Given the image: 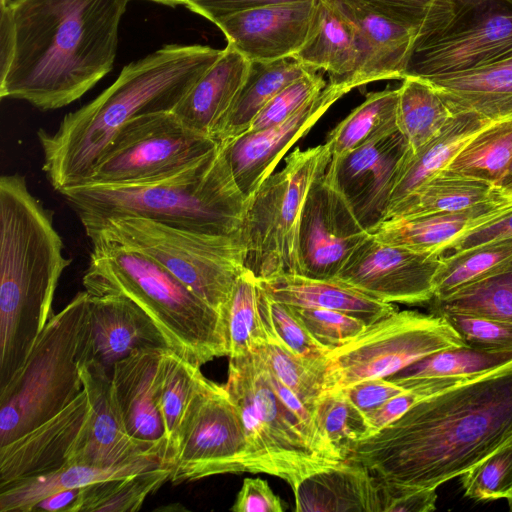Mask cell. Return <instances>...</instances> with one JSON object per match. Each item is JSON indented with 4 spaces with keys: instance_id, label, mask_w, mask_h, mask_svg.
<instances>
[{
    "instance_id": "60",
    "label": "cell",
    "mask_w": 512,
    "mask_h": 512,
    "mask_svg": "<svg viewBox=\"0 0 512 512\" xmlns=\"http://www.w3.org/2000/svg\"><path fill=\"white\" fill-rule=\"evenodd\" d=\"M507 501H508L509 509H510V511H512V495L507 499Z\"/></svg>"
},
{
    "instance_id": "6",
    "label": "cell",
    "mask_w": 512,
    "mask_h": 512,
    "mask_svg": "<svg viewBox=\"0 0 512 512\" xmlns=\"http://www.w3.org/2000/svg\"><path fill=\"white\" fill-rule=\"evenodd\" d=\"M93 296H122L155 323L168 348L201 367L228 356L222 316L151 257L114 243L92 244L83 276Z\"/></svg>"
},
{
    "instance_id": "3",
    "label": "cell",
    "mask_w": 512,
    "mask_h": 512,
    "mask_svg": "<svg viewBox=\"0 0 512 512\" xmlns=\"http://www.w3.org/2000/svg\"><path fill=\"white\" fill-rule=\"evenodd\" d=\"M223 49L169 44L131 62L95 99L61 120L53 133L39 129L44 171L59 193L82 185L121 128L132 118L173 111Z\"/></svg>"
},
{
    "instance_id": "11",
    "label": "cell",
    "mask_w": 512,
    "mask_h": 512,
    "mask_svg": "<svg viewBox=\"0 0 512 512\" xmlns=\"http://www.w3.org/2000/svg\"><path fill=\"white\" fill-rule=\"evenodd\" d=\"M462 346L466 345L443 316L396 310L327 353L324 389L388 378L430 354Z\"/></svg>"
},
{
    "instance_id": "23",
    "label": "cell",
    "mask_w": 512,
    "mask_h": 512,
    "mask_svg": "<svg viewBox=\"0 0 512 512\" xmlns=\"http://www.w3.org/2000/svg\"><path fill=\"white\" fill-rule=\"evenodd\" d=\"M168 347L152 319L134 302L122 296L89 299V329L84 361L111 374L113 365L133 351Z\"/></svg>"
},
{
    "instance_id": "10",
    "label": "cell",
    "mask_w": 512,
    "mask_h": 512,
    "mask_svg": "<svg viewBox=\"0 0 512 512\" xmlns=\"http://www.w3.org/2000/svg\"><path fill=\"white\" fill-rule=\"evenodd\" d=\"M331 160L328 146L294 149L249 199L242 238L245 267L258 279L302 274L299 233L308 192Z\"/></svg>"
},
{
    "instance_id": "17",
    "label": "cell",
    "mask_w": 512,
    "mask_h": 512,
    "mask_svg": "<svg viewBox=\"0 0 512 512\" xmlns=\"http://www.w3.org/2000/svg\"><path fill=\"white\" fill-rule=\"evenodd\" d=\"M355 88L356 85L347 80H329L318 94L285 121L220 143L234 178L248 200L274 173L292 145L305 136L334 103Z\"/></svg>"
},
{
    "instance_id": "37",
    "label": "cell",
    "mask_w": 512,
    "mask_h": 512,
    "mask_svg": "<svg viewBox=\"0 0 512 512\" xmlns=\"http://www.w3.org/2000/svg\"><path fill=\"white\" fill-rule=\"evenodd\" d=\"M511 363L512 353L462 346L430 354L387 379L397 384L424 379H448L465 383Z\"/></svg>"
},
{
    "instance_id": "9",
    "label": "cell",
    "mask_w": 512,
    "mask_h": 512,
    "mask_svg": "<svg viewBox=\"0 0 512 512\" xmlns=\"http://www.w3.org/2000/svg\"><path fill=\"white\" fill-rule=\"evenodd\" d=\"M229 359L224 387L244 428L248 472L279 477L294 491L307 476L337 464L311 449L299 420L272 387L267 365L258 352Z\"/></svg>"
},
{
    "instance_id": "58",
    "label": "cell",
    "mask_w": 512,
    "mask_h": 512,
    "mask_svg": "<svg viewBox=\"0 0 512 512\" xmlns=\"http://www.w3.org/2000/svg\"><path fill=\"white\" fill-rule=\"evenodd\" d=\"M498 187L505 193L512 195V160L498 183Z\"/></svg>"
},
{
    "instance_id": "21",
    "label": "cell",
    "mask_w": 512,
    "mask_h": 512,
    "mask_svg": "<svg viewBox=\"0 0 512 512\" xmlns=\"http://www.w3.org/2000/svg\"><path fill=\"white\" fill-rule=\"evenodd\" d=\"M80 373L91 413L70 464L114 467L148 457L159 458L166 464L158 447L127 432L114 399L111 374L87 361L81 364Z\"/></svg>"
},
{
    "instance_id": "40",
    "label": "cell",
    "mask_w": 512,
    "mask_h": 512,
    "mask_svg": "<svg viewBox=\"0 0 512 512\" xmlns=\"http://www.w3.org/2000/svg\"><path fill=\"white\" fill-rule=\"evenodd\" d=\"M221 316L229 358L256 353L268 342L258 307V279L247 268L237 278Z\"/></svg>"
},
{
    "instance_id": "27",
    "label": "cell",
    "mask_w": 512,
    "mask_h": 512,
    "mask_svg": "<svg viewBox=\"0 0 512 512\" xmlns=\"http://www.w3.org/2000/svg\"><path fill=\"white\" fill-rule=\"evenodd\" d=\"M258 283L277 302L340 311L362 320L366 325L398 310L392 303L378 301L335 279L285 273L258 280Z\"/></svg>"
},
{
    "instance_id": "36",
    "label": "cell",
    "mask_w": 512,
    "mask_h": 512,
    "mask_svg": "<svg viewBox=\"0 0 512 512\" xmlns=\"http://www.w3.org/2000/svg\"><path fill=\"white\" fill-rule=\"evenodd\" d=\"M397 90V128L414 153L438 135L454 113L439 91L422 78L406 76Z\"/></svg>"
},
{
    "instance_id": "55",
    "label": "cell",
    "mask_w": 512,
    "mask_h": 512,
    "mask_svg": "<svg viewBox=\"0 0 512 512\" xmlns=\"http://www.w3.org/2000/svg\"><path fill=\"white\" fill-rule=\"evenodd\" d=\"M293 0H187L185 6L214 23L232 13L268 4Z\"/></svg>"
},
{
    "instance_id": "16",
    "label": "cell",
    "mask_w": 512,
    "mask_h": 512,
    "mask_svg": "<svg viewBox=\"0 0 512 512\" xmlns=\"http://www.w3.org/2000/svg\"><path fill=\"white\" fill-rule=\"evenodd\" d=\"M442 255L383 243L372 235L346 261L335 280L385 303H428Z\"/></svg>"
},
{
    "instance_id": "8",
    "label": "cell",
    "mask_w": 512,
    "mask_h": 512,
    "mask_svg": "<svg viewBox=\"0 0 512 512\" xmlns=\"http://www.w3.org/2000/svg\"><path fill=\"white\" fill-rule=\"evenodd\" d=\"M86 235L92 244H120L151 257L220 315L246 269L242 237L206 234L132 216L107 220Z\"/></svg>"
},
{
    "instance_id": "54",
    "label": "cell",
    "mask_w": 512,
    "mask_h": 512,
    "mask_svg": "<svg viewBox=\"0 0 512 512\" xmlns=\"http://www.w3.org/2000/svg\"><path fill=\"white\" fill-rule=\"evenodd\" d=\"M512 239V212L503 217L478 227L461 236L451 244L444 253L451 254L464 251L483 244L500 242Z\"/></svg>"
},
{
    "instance_id": "51",
    "label": "cell",
    "mask_w": 512,
    "mask_h": 512,
    "mask_svg": "<svg viewBox=\"0 0 512 512\" xmlns=\"http://www.w3.org/2000/svg\"><path fill=\"white\" fill-rule=\"evenodd\" d=\"M379 481V512H430L436 509L437 493L433 488H410Z\"/></svg>"
},
{
    "instance_id": "31",
    "label": "cell",
    "mask_w": 512,
    "mask_h": 512,
    "mask_svg": "<svg viewBox=\"0 0 512 512\" xmlns=\"http://www.w3.org/2000/svg\"><path fill=\"white\" fill-rule=\"evenodd\" d=\"M159 465L167 464L156 457L114 467L68 464L49 474L18 480L0 487V511L30 512L36 503L55 492L126 477Z\"/></svg>"
},
{
    "instance_id": "22",
    "label": "cell",
    "mask_w": 512,
    "mask_h": 512,
    "mask_svg": "<svg viewBox=\"0 0 512 512\" xmlns=\"http://www.w3.org/2000/svg\"><path fill=\"white\" fill-rule=\"evenodd\" d=\"M168 347H146L116 362L112 391L124 426L133 438L158 447L166 463L160 396ZM167 464V463H166Z\"/></svg>"
},
{
    "instance_id": "44",
    "label": "cell",
    "mask_w": 512,
    "mask_h": 512,
    "mask_svg": "<svg viewBox=\"0 0 512 512\" xmlns=\"http://www.w3.org/2000/svg\"><path fill=\"white\" fill-rule=\"evenodd\" d=\"M258 353L270 372L314 409L316 401L325 391V356L316 360L304 359L276 340H268Z\"/></svg>"
},
{
    "instance_id": "14",
    "label": "cell",
    "mask_w": 512,
    "mask_h": 512,
    "mask_svg": "<svg viewBox=\"0 0 512 512\" xmlns=\"http://www.w3.org/2000/svg\"><path fill=\"white\" fill-rule=\"evenodd\" d=\"M239 412L224 386L204 377L185 419L170 482L248 472Z\"/></svg>"
},
{
    "instance_id": "29",
    "label": "cell",
    "mask_w": 512,
    "mask_h": 512,
    "mask_svg": "<svg viewBox=\"0 0 512 512\" xmlns=\"http://www.w3.org/2000/svg\"><path fill=\"white\" fill-rule=\"evenodd\" d=\"M424 80L454 114L473 112L490 121L512 117V54L469 71Z\"/></svg>"
},
{
    "instance_id": "47",
    "label": "cell",
    "mask_w": 512,
    "mask_h": 512,
    "mask_svg": "<svg viewBox=\"0 0 512 512\" xmlns=\"http://www.w3.org/2000/svg\"><path fill=\"white\" fill-rule=\"evenodd\" d=\"M465 496L475 501L508 499L512 495V441L461 476Z\"/></svg>"
},
{
    "instance_id": "1",
    "label": "cell",
    "mask_w": 512,
    "mask_h": 512,
    "mask_svg": "<svg viewBox=\"0 0 512 512\" xmlns=\"http://www.w3.org/2000/svg\"><path fill=\"white\" fill-rule=\"evenodd\" d=\"M511 441L512 363L421 400L345 460L384 481L436 489Z\"/></svg>"
},
{
    "instance_id": "52",
    "label": "cell",
    "mask_w": 512,
    "mask_h": 512,
    "mask_svg": "<svg viewBox=\"0 0 512 512\" xmlns=\"http://www.w3.org/2000/svg\"><path fill=\"white\" fill-rule=\"evenodd\" d=\"M340 390L365 417H368L389 399L408 389L387 378H372Z\"/></svg>"
},
{
    "instance_id": "20",
    "label": "cell",
    "mask_w": 512,
    "mask_h": 512,
    "mask_svg": "<svg viewBox=\"0 0 512 512\" xmlns=\"http://www.w3.org/2000/svg\"><path fill=\"white\" fill-rule=\"evenodd\" d=\"M85 390L52 418L0 446V487L70 464L90 419Z\"/></svg>"
},
{
    "instance_id": "38",
    "label": "cell",
    "mask_w": 512,
    "mask_h": 512,
    "mask_svg": "<svg viewBox=\"0 0 512 512\" xmlns=\"http://www.w3.org/2000/svg\"><path fill=\"white\" fill-rule=\"evenodd\" d=\"M201 367L168 348L160 396V411L165 431L166 463L173 466L181 431L204 375Z\"/></svg>"
},
{
    "instance_id": "12",
    "label": "cell",
    "mask_w": 512,
    "mask_h": 512,
    "mask_svg": "<svg viewBox=\"0 0 512 512\" xmlns=\"http://www.w3.org/2000/svg\"><path fill=\"white\" fill-rule=\"evenodd\" d=\"M218 144L187 127L173 111L143 114L121 128L84 184H127L162 177L196 162Z\"/></svg>"
},
{
    "instance_id": "4",
    "label": "cell",
    "mask_w": 512,
    "mask_h": 512,
    "mask_svg": "<svg viewBox=\"0 0 512 512\" xmlns=\"http://www.w3.org/2000/svg\"><path fill=\"white\" fill-rule=\"evenodd\" d=\"M53 213L24 176L0 178V388L18 373L52 314L58 281L71 260Z\"/></svg>"
},
{
    "instance_id": "25",
    "label": "cell",
    "mask_w": 512,
    "mask_h": 512,
    "mask_svg": "<svg viewBox=\"0 0 512 512\" xmlns=\"http://www.w3.org/2000/svg\"><path fill=\"white\" fill-rule=\"evenodd\" d=\"M334 1L355 28L359 62L351 81L356 87L383 80H402L417 31L379 14L359 0Z\"/></svg>"
},
{
    "instance_id": "33",
    "label": "cell",
    "mask_w": 512,
    "mask_h": 512,
    "mask_svg": "<svg viewBox=\"0 0 512 512\" xmlns=\"http://www.w3.org/2000/svg\"><path fill=\"white\" fill-rule=\"evenodd\" d=\"M313 71L294 57L251 62L246 82L213 138L225 143L245 134L261 109L281 90Z\"/></svg>"
},
{
    "instance_id": "50",
    "label": "cell",
    "mask_w": 512,
    "mask_h": 512,
    "mask_svg": "<svg viewBox=\"0 0 512 512\" xmlns=\"http://www.w3.org/2000/svg\"><path fill=\"white\" fill-rule=\"evenodd\" d=\"M437 315L446 319L466 346L512 353V323L458 312Z\"/></svg>"
},
{
    "instance_id": "5",
    "label": "cell",
    "mask_w": 512,
    "mask_h": 512,
    "mask_svg": "<svg viewBox=\"0 0 512 512\" xmlns=\"http://www.w3.org/2000/svg\"><path fill=\"white\" fill-rule=\"evenodd\" d=\"M89 233L132 216L196 232L242 237L249 200L223 146L174 173L127 184H83L60 192Z\"/></svg>"
},
{
    "instance_id": "46",
    "label": "cell",
    "mask_w": 512,
    "mask_h": 512,
    "mask_svg": "<svg viewBox=\"0 0 512 512\" xmlns=\"http://www.w3.org/2000/svg\"><path fill=\"white\" fill-rule=\"evenodd\" d=\"M258 307L268 340H276L295 355L316 360L327 355L308 332L290 305L271 299L258 283Z\"/></svg>"
},
{
    "instance_id": "49",
    "label": "cell",
    "mask_w": 512,
    "mask_h": 512,
    "mask_svg": "<svg viewBox=\"0 0 512 512\" xmlns=\"http://www.w3.org/2000/svg\"><path fill=\"white\" fill-rule=\"evenodd\" d=\"M326 84L321 73L305 74L276 94L257 114L247 132L260 131L285 121Z\"/></svg>"
},
{
    "instance_id": "24",
    "label": "cell",
    "mask_w": 512,
    "mask_h": 512,
    "mask_svg": "<svg viewBox=\"0 0 512 512\" xmlns=\"http://www.w3.org/2000/svg\"><path fill=\"white\" fill-rule=\"evenodd\" d=\"M510 212L512 195L504 193L465 210L389 218L369 232L383 243L443 256L461 236Z\"/></svg>"
},
{
    "instance_id": "30",
    "label": "cell",
    "mask_w": 512,
    "mask_h": 512,
    "mask_svg": "<svg viewBox=\"0 0 512 512\" xmlns=\"http://www.w3.org/2000/svg\"><path fill=\"white\" fill-rule=\"evenodd\" d=\"M294 58L313 71L327 73L329 80L352 82L359 62L356 32L334 0H319L313 30Z\"/></svg>"
},
{
    "instance_id": "48",
    "label": "cell",
    "mask_w": 512,
    "mask_h": 512,
    "mask_svg": "<svg viewBox=\"0 0 512 512\" xmlns=\"http://www.w3.org/2000/svg\"><path fill=\"white\" fill-rule=\"evenodd\" d=\"M291 308L313 339L329 352L352 340L367 326L362 320L336 310L298 306Z\"/></svg>"
},
{
    "instance_id": "15",
    "label": "cell",
    "mask_w": 512,
    "mask_h": 512,
    "mask_svg": "<svg viewBox=\"0 0 512 512\" xmlns=\"http://www.w3.org/2000/svg\"><path fill=\"white\" fill-rule=\"evenodd\" d=\"M370 235L327 166L311 186L302 213L299 233L302 275L335 278Z\"/></svg>"
},
{
    "instance_id": "39",
    "label": "cell",
    "mask_w": 512,
    "mask_h": 512,
    "mask_svg": "<svg viewBox=\"0 0 512 512\" xmlns=\"http://www.w3.org/2000/svg\"><path fill=\"white\" fill-rule=\"evenodd\" d=\"M433 314L458 312L512 323V259L443 299H431Z\"/></svg>"
},
{
    "instance_id": "57",
    "label": "cell",
    "mask_w": 512,
    "mask_h": 512,
    "mask_svg": "<svg viewBox=\"0 0 512 512\" xmlns=\"http://www.w3.org/2000/svg\"><path fill=\"white\" fill-rule=\"evenodd\" d=\"M81 489L78 487L55 492L36 503L31 511L79 512Z\"/></svg>"
},
{
    "instance_id": "53",
    "label": "cell",
    "mask_w": 512,
    "mask_h": 512,
    "mask_svg": "<svg viewBox=\"0 0 512 512\" xmlns=\"http://www.w3.org/2000/svg\"><path fill=\"white\" fill-rule=\"evenodd\" d=\"M234 512H283L282 500L274 494L267 481L245 478L231 507Z\"/></svg>"
},
{
    "instance_id": "42",
    "label": "cell",
    "mask_w": 512,
    "mask_h": 512,
    "mask_svg": "<svg viewBox=\"0 0 512 512\" xmlns=\"http://www.w3.org/2000/svg\"><path fill=\"white\" fill-rule=\"evenodd\" d=\"M171 471V465H159L126 477L84 486L79 512L137 511L150 494L170 480Z\"/></svg>"
},
{
    "instance_id": "28",
    "label": "cell",
    "mask_w": 512,
    "mask_h": 512,
    "mask_svg": "<svg viewBox=\"0 0 512 512\" xmlns=\"http://www.w3.org/2000/svg\"><path fill=\"white\" fill-rule=\"evenodd\" d=\"M293 492L297 512H379L378 478L366 467L346 460L307 476Z\"/></svg>"
},
{
    "instance_id": "43",
    "label": "cell",
    "mask_w": 512,
    "mask_h": 512,
    "mask_svg": "<svg viewBox=\"0 0 512 512\" xmlns=\"http://www.w3.org/2000/svg\"><path fill=\"white\" fill-rule=\"evenodd\" d=\"M512 259V239L442 256L432 299H443Z\"/></svg>"
},
{
    "instance_id": "41",
    "label": "cell",
    "mask_w": 512,
    "mask_h": 512,
    "mask_svg": "<svg viewBox=\"0 0 512 512\" xmlns=\"http://www.w3.org/2000/svg\"><path fill=\"white\" fill-rule=\"evenodd\" d=\"M512 160V117L491 121L451 161L448 170L498 186Z\"/></svg>"
},
{
    "instance_id": "19",
    "label": "cell",
    "mask_w": 512,
    "mask_h": 512,
    "mask_svg": "<svg viewBox=\"0 0 512 512\" xmlns=\"http://www.w3.org/2000/svg\"><path fill=\"white\" fill-rule=\"evenodd\" d=\"M319 0H293L244 9L214 24L250 62L294 57L308 40Z\"/></svg>"
},
{
    "instance_id": "59",
    "label": "cell",
    "mask_w": 512,
    "mask_h": 512,
    "mask_svg": "<svg viewBox=\"0 0 512 512\" xmlns=\"http://www.w3.org/2000/svg\"><path fill=\"white\" fill-rule=\"evenodd\" d=\"M153 2H157L160 4L168 5V6H177V5H184L186 4L187 0H150Z\"/></svg>"
},
{
    "instance_id": "32",
    "label": "cell",
    "mask_w": 512,
    "mask_h": 512,
    "mask_svg": "<svg viewBox=\"0 0 512 512\" xmlns=\"http://www.w3.org/2000/svg\"><path fill=\"white\" fill-rule=\"evenodd\" d=\"M490 122L473 112L454 114L438 135L407 159L387 211L434 175L447 169L462 147Z\"/></svg>"
},
{
    "instance_id": "18",
    "label": "cell",
    "mask_w": 512,
    "mask_h": 512,
    "mask_svg": "<svg viewBox=\"0 0 512 512\" xmlns=\"http://www.w3.org/2000/svg\"><path fill=\"white\" fill-rule=\"evenodd\" d=\"M412 150L399 130L329 162L339 190L369 231L384 220L399 174Z\"/></svg>"
},
{
    "instance_id": "45",
    "label": "cell",
    "mask_w": 512,
    "mask_h": 512,
    "mask_svg": "<svg viewBox=\"0 0 512 512\" xmlns=\"http://www.w3.org/2000/svg\"><path fill=\"white\" fill-rule=\"evenodd\" d=\"M314 413L324 439L341 461L351 446L367 435L366 417L341 390L325 391L316 401Z\"/></svg>"
},
{
    "instance_id": "34",
    "label": "cell",
    "mask_w": 512,
    "mask_h": 512,
    "mask_svg": "<svg viewBox=\"0 0 512 512\" xmlns=\"http://www.w3.org/2000/svg\"><path fill=\"white\" fill-rule=\"evenodd\" d=\"M504 193L487 181L445 169L392 206L384 220L465 210Z\"/></svg>"
},
{
    "instance_id": "35",
    "label": "cell",
    "mask_w": 512,
    "mask_h": 512,
    "mask_svg": "<svg viewBox=\"0 0 512 512\" xmlns=\"http://www.w3.org/2000/svg\"><path fill=\"white\" fill-rule=\"evenodd\" d=\"M398 90L370 92L327 135L331 161H337L362 145L398 130Z\"/></svg>"
},
{
    "instance_id": "56",
    "label": "cell",
    "mask_w": 512,
    "mask_h": 512,
    "mask_svg": "<svg viewBox=\"0 0 512 512\" xmlns=\"http://www.w3.org/2000/svg\"><path fill=\"white\" fill-rule=\"evenodd\" d=\"M0 2V76H2L10 68L16 41L11 0H0Z\"/></svg>"
},
{
    "instance_id": "2",
    "label": "cell",
    "mask_w": 512,
    "mask_h": 512,
    "mask_svg": "<svg viewBox=\"0 0 512 512\" xmlns=\"http://www.w3.org/2000/svg\"><path fill=\"white\" fill-rule=\"evenodd\" d=\"M130 0H11L15 51L0 97L46 111L81 98L113 68Z\"/></svg>"
},
{
    "instance_id": "26",
    "label": "cell",
    "mask_w": 512,
    "mask_h": 512,
    "mask_svg": "<svg viewBox=\"0 0 512 512\" xmlns=\"http://www.w3.org/2000/svg\"><path fill=\"white\" fill-rule=\"evenodd\" d=\"M251 62L227 44L173 110L189 128L213 137L239 96Z\"/></svg>"
},
{
    "instance_id": "7",
    "label": "cell",
    "mask_w": 512,
    "mask_h": 512,
    "mask_svg": "<svg viewBox=\"0 0 512 512\" xmlns=\"http://www.w3.org/2000/svg\"><path fill=\"white\" fill-rule=\"evenodd\" d=\"M89 299L86 290L79 292L54 314L21 369L0 388V446L52 418L83 391Z\"/></svg>"
},
{
    "instance_id": "13",
    "label": "cell",
    "mask_w": 512,
    "mask_h": 512,
    "mask_svg": "<svg viewBox=\"0 0 512 512\" xmlns=\"http://www.w3.org/2000/svg\"><path fill=\"white\" fill-rule=\"evenodd\" d=\"M511 54L512 0H453L448 22L415 40L405 77L461 73Z\"/></svg>"
}]
</instances>
